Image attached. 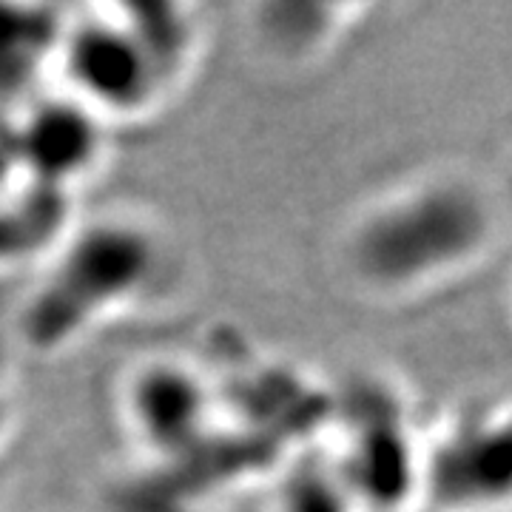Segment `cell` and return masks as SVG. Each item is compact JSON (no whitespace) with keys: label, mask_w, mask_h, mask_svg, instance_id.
<instances>
[{"label":"cell","mask_w":512,"mask_h":512,"mask_svg":"<svg viewBox=\"0 0 512 512\" xmlns=\"http://www.w3.org/2000/svg\"><path fill=\"white\" fill-rule=\"evenodd\" d=\"M106 126V120L63 94L60 106H43L29 117L23 131L26 165L40 177H83L103 154Z\"/></svg>","instance_id":"5b68a950"},{"label":"cell","mask_w":512,"mask_h":512,"mask_svg":"<svg viewBox=\"0 0 512 512\" xmlns=\"http://www.w3.org/2000/svg\"><path fill=\"white\" fill-rule=\"evenodd\" d=\"M493 245V211L473 185L424 177L393 188L348 231L356 282L387 299H416L470 271Z\"/></svg>","instance_id":"6da1fadb"},{"label":"cell","mask_w":512,"mask_h":512,"mask_svg":"<svg viewBox=\"0 0 512 512\" xmlns=\"http://www.w3.org/2000/svg\"><path fill=\"white\" fill-rule=\"evenodd\" d=\"M123 413L131 433L154 453L180 450L205 427L208 390L185 362L154 359L128 379Z\"/></svg>","instance_id":"277c9868"},{"label":"cell","mask_w":512,"mask_h":512,"mask_svg":"<svg viewBox=\"0 0 512 512\" xmlns=\"http://www.w3.org/2000/svg\"><path fill=\"white\" fill-rule=\"evenodd\" d=\"M163 242L137 222L94 225L57 265L32 305L29 330L37 345H63L72 333L143 299L154 285Z\"/></svg>","instance_id":"3957f363"},{"label":"cell","mask_w":512,"mask_h":512,"mask_svg":"<svg viewBox=\"0 0 512 512\" xmlns=\"http://www.w3.org/2000/svg\"><path fill=\"white\" fill-rule=\"evenodd\" d=\"M157 15L160 6H106L66 23L55 52L66 97L109 126L160 109L188 72L197 35L185 9Z\"/></svg>","instance_id":"7a4b0ae2"}]
</instances>
